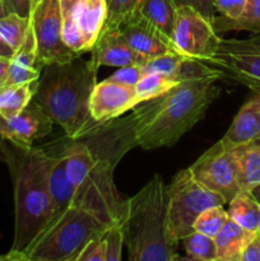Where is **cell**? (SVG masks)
Segmentation results:
<instances>
[{"mask_svg":"<svg viewBox=\"0 0 260 261\" xmlns=\"http://www.w3.org/2000/svg\"><path fill=\"white\" fill-rule=\"evenodd\" d=\"M132 115L102 122L63 147L66 172L75 188V205L112 226L124 221L126 200L114 181L116 166L137 147Z\"/></svg>","mask_w":260,"mask_h":261,"instance_id":"obj_1","label":"cell"},{"mask_svg":"<svg viewBox=\"0 0 260 261\" xmlns=\"http://www.w3.org/2000/svg\"><path fill=\"white\" fill-rule=\"evenodd\" d=\"M180 82L166 93L140 102L132 110L135 139L142 149L171 147L205 115L221 93L218 70L188 59L177 74Z\"/></svg>","mask_w":260,"mask_h":261,"instance_id":"obj_2","label":"cell"},{"mask_svg":"<svg viewBox=\"0 0 260 261\" xmlns=\"http://www.w3.org/2000/svg\"><path fill=\"white\" fill-rule=\"evenodd\" d=\"M0 157L9 168L14 188V240L0 259L17 261L41 233L51 217L48 167L51 154L42 147H25L0 137Z\"/></svg>","mask_w":260,"mask_h":261,"instance_id":"obj_3","label":"cell"},{"mask_svg":"<svg viewBox=\"0 0 260 261\" xmlns=\"http://www.w3.org/2000/svg\"><path fill=\"white\" fill-rule=\"evenodd\" d=\"M98 68L81 56L42 68L33 101L61 126L68 139H78L102 122L89 111V98L97 84Z\"/></svg>","mask_w":260,"mask_h":261,"instance_id":"obj_4","label":"cell"},{"mask_svg":"<svg viewBox=\"0 0 260 261\" xmlns=\"http://www.w3.org/2000/svg\"><path fill=\"white\" fill-rule=\"evenodd\" d=\"M124 237L132 261L180 260L167 227V194L160 175H154L126 200Z\"/></svg>","mask_w":260,"mask_h":261,"instance_id":"obj_5","label":"cell"},{"mask_svg":"<svg viewBox=\"0 0 260 261\" xmlns=\"http://www.w3.org/2000/svg\"><path fill=\"white\" fill-rule=\"evenodd\" d=\"M110 227L91 212L70 206L43 228L18 255L17 261H75L82 249L91 240L106 233Z\"/></svg>","mask_w":260,"mask_h":261,"instance_id":"obj_6","label":"cell"},{"mask_svg":"<svg viewBox=\"0 0 260 261\" xmlns=\"http://www.w3.org/2000/svg\"><path fill=\"white\" fill-rule=\"evenodd\" d=\"M166 194L168 233L176 244L194 231L196 218L205 209L227 204L221 195L201 185L189 168L176 173Z\"/></svg>","mask_w":260,"mask_h":261,"instance_id":"obj_7","label":"cell"},{"mask_svg":"<svg viewBox=\"0 0 260 261\" xmlns=\"http://www.w3.org/2000/svg\"><path fill=\"white\" fill-rule=\"evenodd\" d=\"M204 63L219 71L221 81L260 93V33L246 40L221 38L217 53Z\"/></svg>","mask_w":260,"mask_h":261,"instance_id":"obj_8","label":"cell"},{"mask_svg":"<svg viewBox=\"0 0 260 261\" xmlns=\"http://www.w3.org/2000/svg\"><path fill=\"white\" fill-rule=\"evenodd\" d=\"M31 27L36 40L37 68L78 58L63 40V13L60 0H40L32 10Z\"/></svg>","mask_w":260,"mask_h":261,"instance_id":"obj_9","label":"cell"},{"mask_svg":"<svg viewBox=\"0 0 260 261\" xmlns=\"http://www.w3.org/2000/svg\"><path fill=\"white\" fill-rule=\"evenodd\" d=\"M191 175L228 204L242 190L235 148L219 140L189 167Z\"/></svg>","mask_w":260,"mask_h":261,"instance_id":"obj_10","label":"cell"},{"mask_svg":"<svg viewBox=\"0 0 260 261\" xmlns=\"http://www.w3.org/2000/svg\"><path fill=\"white\" fill-rule=\"evenodd\" d=\"M171 40L178 54L203 63L217 53L221 42L212 20L190 5H180L176 9Z\"/></svg>","mask_w":260,"mask_h":261,"instance_id":"obj_11","label":"cell"},{"mask_svg":"<svg viewBox=\"0 0 260 261\" xmlns=\"http://www.w3.org/2000/svg\"><path fill=\"white\" fill-rule=\"evenodd\" d=\"M107 18L106 0H79L63 20V40L78 55L89 53Z\"/></svg>","mask_w":260,"mask_h":261,"instance_id":"obj_12","label":"cell"},{"mask_svg":"<svg viewBox=\"0 0 260 261\" xmlns=\"http://www.w3.org/2000/svg\"><path fill=\"white\" fill-rule=\"evenodd\" d=\"M54 121L42 107L31 101L24 109L12 117L0 115V137L19 145L30 147L53 132Z\"/></svg>","mask_w":260,"mask_h":261,"instance_id":"obj_13","label":"cell"},{"mask_svg":"<svg viewBox=\"0 0 260 261\" xmlns=\"http://www.w3.org/2000/svg\"><path fill=\"white\" fill-rule=\"evenodd\" d=\"M130 46L147 60L168 53H177L172 41L154 24L134 12L117 27Z\"/></svg>","mask_w":260,"mask_h":261,"instance_id":"obj_14","label":"cell"},{"mask_svg":"<svg viewBox=\"0 0 260 261\" xmlns=\"http://www.w3.org/2000/svg\"><path fill=\"white\" fill-rule=\"evenodd\" d=\"M139 103L135 87L105 79L94 86L89 98V111L98 122H106L124 115Z\"/></svg>","mask_w":260,"mask_h":261,"instance_id":"obj_15","label":"cell"},{"mask_svg":"<svg viewBox=\"0 0 260 261\" xmlns=\"http://www.w3.org/2000/svg\"><path fill=\"white\" fill-rule=\"evenodd\" d=\"M91 61L96 68L115 66L122 68L129 65H143L147 59L137 53L127 43L124 36L117 30L99 33L96 43L91 50Z\"/></svg>","mask_w":260,"mask_h":261,"instance_id":"obj_16","label":"cell"},{"mask_svg":"<svg viewBox=\"0 0 260 261\" xmlns=\"http://www.w3.org/2000/svg\"><path fill=\"white\" fill-rule=\"evenodd\" d=\"M48 188H50L53 209H51L50 221L46 226L56 221L70 206L75 205V188L66 172L65 160L61 152L51 154L50 167H48Z\"/></svg>","mask_w":260,"mask_h":261,"instance_id":"obj_17","label":"cell"},{"mask_svg":"<svg viewBox=\"0 0 260 261\" xmlns=\"http://www.w3.org/2000/svg\"><path fill=\"white\" fill-rule=\"evenodd\" d=\"M260 137V93L246 101L221 139L228 147H239Z\"/></svg>","mask_w":260,"mask_h":261,"instance_id":"obj_18","label":"cell"},{"mask_svg":"<svg viewBox=\"0 0 260 261\" xmlns=\"http://www.w3.org/2000/svg\"><path fill=\"white\" fill-rule=\"evenodd\" d=\"M256 232H250L228 217L226 224L218 232L214 241L217 261H241V255Z\"/></svg>","mask_w":260,"mask_h":261,"instance_id":"obj_19","label":"cell"},{"mask_svg":"<svg viewBox=\"0 0 260 261\" xmlns=\"http://www.w3.org/2000/svg\"><path fill=\"white\" fill-rule=\"evenodd\" d=\"M176 9L177 5L173 0H140L135 12L149 20L171 40L175 28Z\"/></svg>","mask_w":260,"mask_h":261,"instance_id":"obj_20","label":"cell"},{"mask_svg":"<svg viewBox=\"0 0 260 261\" xmlns=\"http://www.w3.org/2000/svg\"><path fill=\"white\" fill-rule=\"evenodd\" d=\"M228 217L242 228L257 232L260 227V204L249 191L241 190L228 203Z\"/></svg>","mask_w":260,"mask_h":261,"instance_id":"obj_21","label":"cell"},{"mask_svg":"<svg viewBox=\"0 0 260 261\" xmlns=\"http://www.w3.org/2000/svg\"><path fill=\"white\" fill-rule=\"evenodd\" d=\"M239 162V178L241 189L249 191L260 184V145L255 142L233 147Z\"/></svg>","mask_w":260,"mask_h":261,"instance_id":"obj_22","label":"cell"},{"mask_svg":"<svg viewBox=\"0 0 260 261\" xmlns=\"http://www.w3.org/2000/svg\"><path fill=\"white\" fill-rule=\"evenodd\" d=\"M37 82L32 83L0 86V115L12 117L22 111L33 99Z\"/></svg>","mask_w":260,"mask_h":261,"instance_id":"obj_23","label":"cell"},{"mask_svg":"<svg viewBox=\"0 0 260 261\" xmlns=\"http://www.w3.org/2000/svg\"><path fill=\"white\" fill-rule=\"evenodd\" d=\"M213 27L217 33L219 31H251L260 33V0H247L244 13L237 19L214 17Z\"/></svg>","mask_w":260,"mask_h":261,"instance_id":"obj_24","label":"cell"},{"mask_svg":"<svg viewBox=\"0 0 260 261\" xmlns=\"http://www.w3.org/2000/svg\"><path fill=\"white\" fill-rule=\"evenodd\" d=\"M178 82H180V76L178 75L167 76L158 73L145 74L135 86V92H137L139 103L166 93L171 88H173L176 84H178Z\"/></svg>","mask_w":260,"mask_h":261,"instance_id":"obj_25","label":"cell"},{"mask_svg":"<svg viewBox=\"0 0 260 261\" xmlns=\"http://www.w3.org/2000/svg\"><path fill=\"white\" fill-rule=\"evenodd\" d=\"M188 259L199 261H217L216 241L200 232L193 231L183 239Z\"/></svg>","mask_w":260,"mask_h":261,"instance_id":"obj_26","label":"cell"},{"mask_svg":"<svg viewBox=\"0 0 260 261\" xmlns=\"http://www.w3.org/2000/svg\"><path fill=\"white\" fill-rule=\"evenodd\" d=\"M31 18H23L17 14H7L0 18V36L14 51L22 46L25 40Z\"/></svg>","mask_w":260,"mask_h":261,"instance_id":"obj_27","label":"cell"},{"mask_svg":"<svg viewBox=\"0 0 260 261\" xmlns=\"http://www.w3.org/2000/svg\"><path fill=\"white\" fill-rule=\"evenodd\" d=\"M189 58L178 53L163 54V55L155 56V58L145 61V64L142 65L143 73H144V75L150 73H158L167 76H177L181 66Z\"/></svg>","mask_w":260,"mask_h":261,"instance_id":"obj_28","label":"cell"},{"mask_svg":"<svg viewBox=\"0 0 260 261\" xmlns=\"http://www.w3.org/2000/svg\"><path fill=\"white\" fill-rule=\"evenodd\" d=\"M227 219H228V213L223 208V205L212 206V208L205 209L196 218L195 223H194V231L200 232L205 236L214 239L222 229V227L226 224Z\"/></svg>","mask_w":260,"mask_h":261,"instance_id":"obj_29","label":"cell"},{"mask_svg":"<svg viewBox=\"0 0 260 261\" xmlns=\"http://www.w3.org/2000/svg\"><path fill=\"white\" fill-rule=\"evenodd\" d=\"M140 0H106L107 18L102 32L117 30L120 23L135 12Z\"/></svg>","mask_w":260,"mask_h":261,"instance_id":"obj_30","label":"cell"},{"mask_svg":"<svg viewBox=\"0 0 260 261\" xmlns=\"http://www.w3.org/2000/svg\"><path fill=\"white\" fill-rule=\"evenodd\" d=\"M105 252L106 259L105 261H119L121 259L122 245H125L124 226L122 222L112 224L109 231L105 233Z\"/></svg>","mask_w":260,"mask_h":261,"instance_id":"obj_31","label":"cell"},{"mask_svg":"<svg viewBox=\"0 0 260 261\" xmlns=\"http://www.w3.org/2000/svg\"><path fill=\"white\" fill-rule=\"evenodd\" d=\"M41 70L31 66H24L10 59L9 68H8V75L4 84L2 86H14V84L32 83L37 82L40 78Z\"/></svg>","mask_w":260,"mask_h":261,"instance_id":"obj_32","label":"cell"},{"mask_svg":"<svg viewBox=\"0 0 260 261\" xmlns=\"http://www.w3.org/2000/svg\"><path fill=\"white\" fill-rule=\"evenodd\" d=\"M105 234L91 240L86 246L82 249L75 261H105L106 252H105Z\"/></svg>","mask_w":260,"mask_h":261,"instance_id":"obj_33","label":"cell"},{"mask_svg":"<svg viewBox=\"0 0 260 261\" xmlns=\"http://www.w3.org/2000/svg\"><path fill=\"white\" fill-rule=\"evenodd\" d=\"M143 75L144 73H143L142 65H129L119 68V70L115 71L107 79L111 82H116V83L125 84V86L135 87L138 82L143 78Z\"/></svg>","mask_w":260,"mask_h":261,"instance_id":"obj_34","label":"cell"},{"mask_svg":"<svg viewBox=\"0 0 260 261\" xmlns=\"http://www.w3.org/2000/svg\"><path fill=\"white\" fill-rule=\"evenodd\" d=\"M246 3L247 0H214V8L223 17L237 19L244 13Z\"/></svg>","mask_w":260,"mask_h":261,"instance_id":"obj_35","label":"cell"},{"mask_svg":"<svg viewBox=\"0 0 260 261\" xmlns=\"http://www.w3.org/2000/svg\"><path fill=\"white\" fill-rule=\"evenodd\" d=\"M173 2L177 7H180V5H190V7L195 8L206 19L212 20V23H213L214 17H216L214 0H173Z\"/></svg>","mask_w":260,"mask_h":261,"instance_id":"obj_36","label":"cell"},{"mask_svg":"<svg viewBox=\"0 0 260 261\" xmlns=\"http://www.w3.org/2000/svg\"><path fill=\"white\" fill-rule=\"evenodd\" d=\"M7 14H17L23 18L32 15V0H3Z\"/></svg>","mask_w":260,"mask_h":261,"instance_id":"obj_37","label":"cell"},{"mask_svg":"<svg viewBox=\"0 0 260 261\" xmlns=\"http://www.w3.org/2000/svg\"><path fill=\"white\" fill-rule=\"evenodd\" d=\"M241 261H260V234H254L241 255Z\"/></svg>","mask_w":260,"mask_h":261,"instance_id":"obj_38","label":"cell"},{"mask_svg":"<svg viewBox=\"0 0 260 261\" xmlns=\"http://www.w3.org/2000/svg\"><path fill=\"white\" fill-rule=\"evenodd\" d=\"M79 0H60V7H61V13H63V20L66 19L70 14L71 9H73L74 5L78 3Z\"/></svg>","mask_w":260,"mask_h":261,"instance_id":"obj_39","label":"cell"},{"mask_svg":"<svg viewBox=\"0 0 260 261\" xmlns=\"http://www.w3.org/2000/svg\"><path fill=\"white\" fill-rule=\"evenodd\" d=\"M9 64H10V59L0 56V86H2V84H4L5 79H7Z\"/></svg>","mask_w":260,"mask_h":261,"instance_id":"obj_40","label":"cell"},{"mask_svg":"<svg viewBox=\"0 0 260 261\" xmlns=\"http://www.w3.org/2000/svg\"><path fill=\"white\" fill-rule=\"evenodd\" d=\"M14 53L15 51L13 50V48L10 47V46L8 45L4 40H3L2 36H0V56H3V58L12 59L13 55H14Z\"/></svg>","mask_w":260,"mask_h":261,"instance_id":"obj_41","label":"cell"},{"mask_svg":"<svg viewBox=\"0 0 260 261\" xmlns=\"http://www.w3.org/2000/svg\"><path fill=\"white\" fill-rule=\"evenodd\" d=\"M249 193L251 194V195L254 196L255 200H256L257 203L260 204V184H257L256 186H254V188H252V189H250Z\"/></svg>","mask_w":260,"mask_h":261,"instance_id":"obj_42","label":"cell"},{"mask_svg":"<svg viewBox=\"0 0 260 261\" xmlns=\"http://www.w3.org/2000/svg\"><path fill=\"white\" fill-rule=\"evenodd\" d=\"M5 15H7V12H5L4 3H3V0H0V18L5 17Z\"/></svg>","mask_w":260,"mask_h":261,"instance_id":"obj_43","label":"cell"},{"mask_svg":"<svg viewBox=\"0 0 260 261\" xmlns=\"http://www.w3.org/2000/svg\"><path fill=\"white\" fill-rule=\"evenodd\" d=\"M38 2H40V0H32V10H33V8H35L36 5H37Z\"/></svg>","mask_w":260,"mask_h":261,"instance_id":"obj_44","label":"cell"},{"mask_svg":"<svg viewBox=\"0 0 260 261\" xmlns=\"http://www.w3.org/2000/svg\"><path fill=\"white\" fill-rule=\"evenodd\" d=\"M254 142H255V143H256V144H257V145H260V139H255V140H254Z\"/></svg>","mask_w":260,"mask_h":261,"instance_id":"obj_45","label":"cell"},{"mask_svg":"<svg viewBox=\"0 0 260 261\" xmlns=\"http://www.w3.org/2000/svg\"><path fill=\"white\" fill-rule=\"evenodd\" d=\"M257 232H259V234H260V227H259V229H257Z\"/></svg>","mask_w":260,"mask_h":261,"instance_id":"obj_46","label":"cell"},{"mask_svg":"<svg viewBox=\"0 0 260 261\" xmlns=\"http://www.w3.org/2000/svg\"><path fill=\"white\" fill-rule=\"evenodd\" d=\"M257 139H260V137H259V138H257Z\"/></svg>","mask_w":260,"mask_h":261,"instance_id":"obj_47","label":"cell"}]
</instances>
